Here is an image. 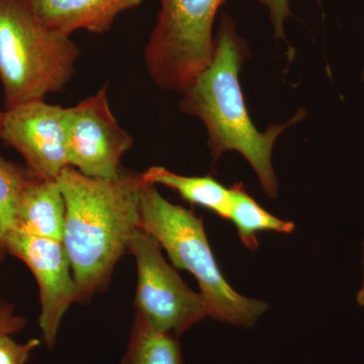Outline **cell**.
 I'll return each mask as SVG.
<instances>
[{"label": "cell", "instance_id": "cell-6", "mask_svg": "<svg viewBox=\"0 0 364 364\" xmlns=\"http://www.w3.org/2000/svg\"><path fill=\"white\" fill-rule=\"evenodd\" d=\"M128 252L136 267V315L159 331L178 337L208 317L207 306L165 260L161 246L139 229Z\"/></svg>", "mask_w": 364, "mask_h": 364}, {"label": "cell", "instance_id": "cell-21", "mask_svg": "<svg viewBox=\"0 0 364 364\" xmlns=\"http://www.w3.org/2000/svg\"><path fill=\"white\" fill-rule=\"evenodd\" d=\"M2 117H4V112H0V140H1Z\"/></svg>", "mask_w": 364, "mask_h": 364}, {"label": "cell", "instance_id": "cell-12", "mask_svg": "<svg viewBox=\"0 0 364 364\" xmlns=\"http://www.w3.org/2000/svg\"><path fill=\"white\" fill-rule=\"evenodd\" d=\"M144 181L176 191L183 200L229 219L230 188L210 176H184L162 166H153L142 173Z\"/></svg>", "mask_w": 364, "mask_h": 364}, {"label": "cell", "instance_id": "cell-14", "mask_svg": "<svg viewBox=\"0 0 364 364\" xmlns=\"http://www.w3.org/2000/svg\"><path fill=\"white\" fill-rule=\"evenodd\" d=\"M122 364H183L181 344L136 315Z\"/></svg>", "mask_w": 364, "mask_h": 364}, {"label": "cell", "instance_id": "cell-1", "mask_svg": "<svg viewBox=\"0 0 364 364\" xmlns=\"http://www.w3.org/2000/svg\"><path fill=\"white\" fill-rule=\"evenodd\" d=\"M65 200L63 243L77 287L78 301H90L111 282L117 263L140 228L142 173L91 178L66 167L57 178Z\"/></svg>", "mask_w": 364, "mask_h": 364}, {"label": "cell", "instance_id": "cell-22", "mask_svg": "<svg viewBox=\"0 0 364 364\" xmlns=\"http://www.w3.org/2000/svg\"><path fill=\"white\" fill-rule=\"evenodd\" d=\"M363 80H364V71H363Z\"/></svg>", "mask_w": 364, "mask_h": 364}, {"label": "cell", "instance_id": "cell-13", "mask_svg": "<svg viewBox=\"0 0 364 364\" xmlns=\"http://www.w3.org/2000/svg\"><path fill=\"white\" fill-rule=\"evenodd\" d=\"M229 221L234 223L239 237L246 247L256 250L259 246L257 234L273 231L289 234L294 230V223L282 221L264 210L248 195L243 184L230 188Z\"/></svg>", "mask_w": 364, "mask_h": 364}, {"label": "cell", "instance_id": "cell-18", "mask_svg": "<svg viewBox=\"0 0 364 364\" xmlns=\"http://www.w3.org/2000/svg\"><path fill=\"white\" fill-rule=\"evenodd\" d=\"M25 317L16 313L14 305L9 303H0V336L2 335L18 334L26 327Z\"/></svg>", "mask_w": 364, "mask_h": 364}, {"label": "cell", "instance_id": "cell-20", "mask_svg": "<svg viewBox=\"0 0 364 364\" xmlns=\"http://www.w3.org/2000/svg\"><path fill=\"white\" fill-rule=\"evenodd\" d=\"M4 252H6V251H4V246H2V242L0 240V259H1L2 255H4Z\"/></svg>", "mask_w": 364, "mask_h": 364}, {"label": "cell", "instance_id": "cell-8", "mask_svg": "<svg viewBox=\"0 0 364 364\" xmlns=\"http://www.w3.org/2000/svg\"><path fill=\"white\" fill-rule=\"evenodd\" d=\"M4 251L28 267L39 287V327L50 348L57 341L67 311L78 301L77 287L62 241L33 236L13 229L2 240Z\"/></svg>", "mask_w": 364, "mask_h": 364}, {"label": "cell", "instance_id": "cell-7", "mask_svg": "<svg viewBox=\"0 0 364 364\" xmlns=\"http://www.w3.org/2000/svg\"><path fill=\"white\" fill-rule=\"evenodd\" d=\"M69 165L91 178L114 179L134 140L112 114L107 85L75 107H67Z\"/></svg>", "mask_w": 364, "mask_h": 364}, {"label": "cell", "instance_id": "cell-15", "mask_svg": "<svg viewBox=\"0 0 364 364\" xmlns=\"http://www.w3.org/2000/svg\"><path fill=\"white\" fill-rule=\"evenodd\" d=\"M30 176L28 169L0 156V240L16 227V212L23 189ZM4 246V245H2Z\"/></svg>", "mask_w": 364, "mask_h": 364}, {"label": "cell", "instance_id": "cell-4", "mask_svg": "<svg viewBox=\"0 0 364 364\" xmlns=\"http://www.w3.org/2000/svg\"><path fill=\"white\" fill-rule=\"evenodd\" d=\"M79 56L70 36L46 26L28 0H0V80L6 109L63 90Z\"/></svg>", "mask_w": 364, "mask_h": 364}, {"label": "cell", "instance_id": "cell-16", "mask_svg": "<svg viewBox=\"0 0 364 364\" xmlns=\"http://www.w3.org/2000/svg\"><path fill=\"white\" fill-rule=\"evenodd\" d=\"M40 344L37 338L21 343L11 335H2L0 336V364H26Z\"/></svg>", "mask_w": 364, "mask_h": 364}, {"label": "cell", "instance_id": "cell-2", "mask_svg": "<svg viewBox=\"0 0 364 364\" xmlns=\"http://www.w3.org/2000/svg\"><path fill=\"white\" fill-rule=\"evenodd\" d=\"M249 52L237 33L231 16L223 14L215 33L212 61L181 93V109L205 124L210 154L217 161L226 151L235 150L250 163L265 193L277 198L279 182L273 170L272 148L287 127L299 121V112L286 124L261 133L254 126L244 102L239 72Z\"/></svg>", "mask_w": 364, "mask_h": 364}, {"label": "cell", "instance_id": "cell-9", "mask_svg": "<svg viewBox=\"0 0 364 364\" xmlns=\"http://www.w3.org/2000/svg\"><path fill=\"white\" fill-rule=\"evenodd\" d=\"M1 140L23 157L26 169L35 176L57 179L70 166L67 107L37 100L6 109Z\"/></svg>", "mask_w": 364, "mask_h": 364}, {"label": "cell", "instance_id": "cell-17", "mask_svg": "<svg viewBox=\"0 0 364 364\" xmlns=\"http://www.w3.org/2000/svg\"><path fill=\"white\" fill-rule=\"evenodd\" d=\"M262 6L269 9L270 21L274 28L277 39L284 38V21L291 16L289 0H257Z\"/></svg>", "mask_w": 364, "mask_h": 364}, {"label": "cell", "instance_id": "cell-5", "mask_svg": "<svg viewBox=\"0 0 364 364\" xmlns=\"http://www.w3.org/2000/svg\"><path fill=\"white\" fill-rule=\"evenodd\" d=\"M224 0H160L156 23L145 48L151 78L182 93L207 68L215 49L213 28Z\"/></svg>", "mask_w": 364, "mask_h": 364}, {"label": "cell", "instance_id": "cell-10", "mask_svg": "<svg viewBox=\"0 0 364 364\" xmlns=\"http://www.w3.org/2000/svg\"><path fill=\"white\" fill-rule=\"evenodd\" d=\"M144 0H28L41 21L55 32L70 36L76 31L105 33L119 14Z\"/></svg>", "mask_w": 364, "mask_h": 364}, {"label": "cell", "instance_id": "cell-11", "mask_svg": "<svg viewBox=\"0 0 364 364\" xmlns=\"http://www.w3.org/2000/svg\"><path fill=\"white\" fill-rule=\"evenodd\" d=\"M65 215V200L58 181L43 178L30 172L18 203L14 229L62 241Z\"/></svg>", "mask_w": 364, "mask_h": 364}, {"label": "cell", "instance_id": "cell-19", "mask_svg": "<svg viewBox=\"0 0 364 364\" xmlns=\"http://www.w3.org/2000/svg\"><path fill=\"white\" fill-rule=\"evenodd\" d=\"M363 265H364V239H363ZM358 304L359 306H363L364 308V275H363V287H361L360 291L358 294Z\"/></svg>", "mask_w": 364, "mask_h": 364}, {"label": "cell", "instance_id": "cell-3", "mask_svg": "<svg viewBox=\"0 0 364 364\" xmlns=\"http://www.w3.org/2000/svg\"><path fill=\"white\" fill-rule=\"evenodd\" d=\"M140 228L166 251L174 267L196 277L208 317L252 327L267 312L265 301L237 293L223 277L203 220L188 208L170 203L155 184L146 181L141 191Z\"/></svg>", "mask_w": 364, "mask_h": 364}]
</instances>
